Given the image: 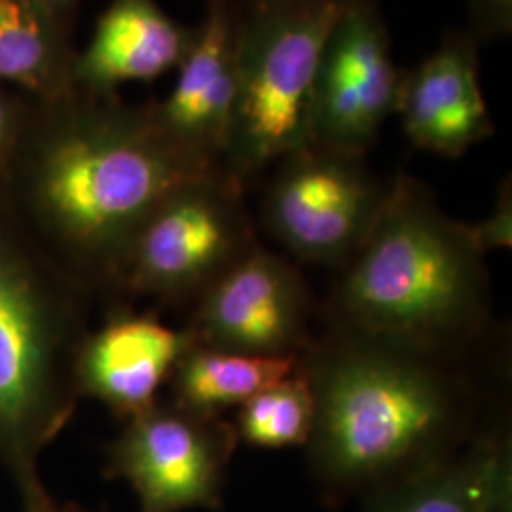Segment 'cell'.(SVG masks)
Returning a JSON list of instances; mask_svg holds the SVG:
<instances>
[{"mask_svg":"<svg viewBox=\"0 0 512 512\" xmlns=\"http://www.w3.org/2000/svg\"><path fill=\"white\" fill-rule=\"evenodd\" d=\"M469 355L330 325L311 338L298 366L315 397V471L334 486H389L456 454L494 421Z\"/></svg>","mask_w":512,"mask_h":512,"instance_id":"1","label":"cell"},{"mask_svg":"<svg viewBox=\"0 0 512 512\" xmlns=\"http://www.w3.org/2000/svg\"><path fill=\"white\" fill-rule=\"evenodd\" d=\"M471 226L399 175L330 294L329 325L446 353H473L490 329V281Z\"/></svg>","mask_w":512,"mask_h":512,"instance_id":"2","label":"cell"},{"mask_svg":"<svg viewBox=\"0 0 512 512\" xmlns=\"http://www.w3.org/2000/svg\"><path fill=\"white\" fill-rule=\"evenodd\" d=\"M217 171L154 118H99L69 129L38 160L33 200L54 239L50 260L82 293L116 294L131 241L152 211Z\"/></svg>","mask_w":512,"mask_h":512,"instance_id":"3","label":"cell"},{"mask_svg":"<svg viewBox=\"0 0 512 512\" xmlns=\"http://www.w3.org/2000/svg\"><path fill=\"white\" fill-rule=\"evenodd\" d=\"M84 298L48 255L0 228V465L25 512L55 503L40 458L80 399L74 363L88 332Z\"/></svg>","mask_w":512,"mask_h":512,"instance_id":"4","label":"cell"},{"mask_svg":"<svg viewBox=\"0 0 512 512\" xmlns=\"http://www.w3.org/2000/svg\"><path fill=\"white\" fill-rule=\"evenodd\" d=\"M344 0H251L238 10L236 105L222 169L245 188L311 145L319 57Z\"/></svg>","mask_w":512,"mask_h":512,"instance_id":"5","label":"cell"},{"mask_svg":"<svg viewBox=\"0 0 512 512\" xmlns=\"http://www.w3.org/2000/svg\"><path fill=\"white\" fill-rule=\"evenodd\" d=\"M255 243L243 186L217 171L184 184L152 211L131 241L116 294L196 302Z\"/></svg>","mask_w":512,"mask_h":512,"instance_id":"6","label":"cell"},{"mask_svg":"<svg viewBox=\"0 0 512 512\" xmlns=\"http://www.w3.org/2000/svg\"><path fill=\"white\" fill-rule=\"evenodd\" d=\"M389 183L365 156L300 148L279 162L268 186L266 228L298 260L344 268L380 217Z\"/></svg>","mask_w":512,"mask_h":512,"instance_id":"7","label":"cell"},{"mask_svg":"<svg viewBox=\"0 0 512 512\" xmlns=\"http://www.w3.org/2000/svg\"><path fill=\"white\" fill-rule=\"evenodd\" d=\"M404 73L376 0H344L317 65L311 145L366 156L399 110Z\"/></svg>","mask_w":512,"mask_h":512,"instance_id":"8","label":"cell"},{"mask_svg":"<svg viewBox=\"0 0 512 512\" xmlns=\"http://www.w3.org/2000/svg\"><path fill=\"white\" fill-rule=\"evenodd\" d=\"M236 442L234 423L222 416L158 401L124 420L110 444L107 473L128 482L141 512L217 509Z\"/></svg>","mask_w":512,"mask_h":512,"instance_id":"9","label":"cell"},{"mask_svg":"<svg viewBox=\"0 0 512 512\" xmlns=\"http://www.w3.org/2000/svg\"><path fill=\"white\" fill-rule=\"evenodd\" d=\"M196 340L253 355H300L310 344L311 300L298 268L258 241L194 302Z\"/></svg>","mask_w":512,"mask_h":512,"instance_id":"10","label":"cell"},{"mask_svg":"<svg viewBox=\"0 0 512 512\" xmlns=\"http://www.w3.org/2000/svg\"><path fill=\"white\" fill-rule=\"evenodd\" d=\"M196 342L188 327L173 329L152 313L112 311L78 348L76 389L128 420L160 401L162 387Z\"/></svg>","mask_w":512,"mask_h":512,"instance_id":"11","label":"cell"},{"mask_svg":"<svg viewBox=\"0 0 512 512\" xmlns=\"http://www.w3.org/2000/svg\"><path fill=\"white\" fill-rule=\"evenodd\" d=\"M238 8L234 0H209L194 29L173 92L154 122L179 147L222 167L236 105Z\"/></svg>","mask_w":512,"mask_h":512,"instance_id":"12","label":"cell"},{"mask_svg":"<svg viewBox=\"0 0 512 512\" xmlns=\"http://www.w3.org/2000/svg\"><path fill=\"white\" fill-rule=\"evenodd\" d=\"M476 50L467 33H450L414 71L404 73L397 114L412 145L459 158L494 133Z\"/></svg>","mask_w":512,"mask_h":512,"instance_id":"13","label":"cell"},{"mask_svg":"<svg viewBox=\"0 0 512 512\" xmlns=\"http://www.w3.org/2000/svg\"><path fill=\"white\" fill-rule=\"evenodd\" d=\"M492 421L456 454L387 486L376 512H509L511 439Z\"/></svg>","mask_w":512,"mask_h":512,"instance_id":"14","label":"cell"},{"mask_svg":"<svg viewBox=\"0 0 512 512\" xmlns=\"http://www.w3.org/2000/svg\"><path fill=\"white\" fill-rule=\"evenodd\" d=\"M192 35L154 0H114L99 19L80 71L103 88L154 80L181 65Z\"/></svg>","mask_w":512,"mask_h":512,"instance_id":"15","label":"cell"},{"mask_svg":"<svg viewBox=\"0 0 512 512\" xmlns=\"http://www.w3.org/2000/svg\"><path fill=\"white\" fill-rule=\"evenodd\" d=\"M300 355H253L196 342L181 357L167 384L171 403L217 418L296 372Z\"/></svg>","mask_w":512,"mask_h":512,"instance_id":"16","label":"cell"},{"mask_svg":"<svg viewBox=\"0 0 512 512\" xmlns=\"http://www.w3.org/2000/svg\"><path fill=\"white\" fill-rule=\"evenodd\" d=\"M300 365V363H298ZM315 397L300 370L241 404L234 421L238 440L256 448H291L310 442Z\"/></svg>","mask_w":512,"mask_h":512,"instance_id":"17","label":"cell"},{"mask_svg":"<svg viewBox=\"0 0 512 512\" xmlns=\"http://www.w3.org/2000/svg\"><path fill=\"white\" fill-rule=\"evenodd\" d=\"M46 42L35 14L21 0H0V78L37 84Z\"/></svg>","mask_w":512,"mask_h":512,"instance_id":"18","label":"cell"},{"mask_svg":"<svg viewBox=\"0 0 512 512\" xmlns=\"http://www.w3.org/2000/svg\"><path fill=\"white\" fill-rule=\"evenodd\" d=\"M469 12V37L476 44L511 37L512 0H465Z\"/></svg>","mask_w":512,"mask_h":512,"instance_id":"19","label":"cell"},{"mask_svg":"<svg viewBox=\"0 0 512 512\" xmlns=\"http://www.w3.org/2000/svg\"><path fill=\"white\" fill-rule=\"evenodd\" d=\"M478 247L484 253L495 249H509L512 241V190L511 181L501 184L494 211L488 219L469 224Z\"/></svg>","mask_w":512,"mask_h":512,"instance_id":"20","label":"cell"},{"mask_svg":"<svg viewBox=\"0 0 512 512\" xmlns=\"http://www.w3.org/2000/svg\"><path fill=\"white\" fill-rule=\"evenodd\" d=\"M4 129H6V116H4V109L0 105V145H2V139H4Z\"/></svg>","mask_w":512,"mask_h":512,"instance_id":"21","label":"cell"},{"mask_svg":"<svg viewBox=\"0 0 512 512\" xmlns=\"http://www.w3.org/2000/svg\"><path fill=\"white\" fill-rule=\"evenodd\" d=\"M38 512H71V511H65V509H61V507H57V505H52V507H48V509H44V511H38Z\"/></svg>","mask_w":512,"mask_h":512,"instance_id":"22","label":"cell"}]
</instances>
